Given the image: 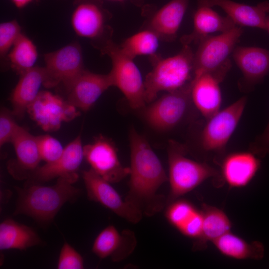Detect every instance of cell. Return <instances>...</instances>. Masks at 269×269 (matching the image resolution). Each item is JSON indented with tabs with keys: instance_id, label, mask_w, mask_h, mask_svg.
Returning a JSON list of instances; mask_svg holds the SVG:
<instances>
[{
	"instance_id": "cell-29",
	"label": "cell",
	"mask_w": 269,
	"mask_h": 269,
	"mask_svg": "<svg viewBox=\"0 0 269 269\" xmlns=\"http://www.w3.org/2000/svg\"><path fill=\"white\" fill-rule=\"evenodd\" d=\"M11 67L20 75L34 67L38 52L33 42L21 33L8 55Z\"/></svg>"
},
{
	"instance_id": "cell-8",
	"label": "cell",
	"mask_w": 269,
	"mask_h": 269,
	"mask_svg": "<svg viewBox=\"0 0 269 269\" xmlns=\"http://www.w3.org/2000/svg\"><path fill=\"white\" fill-rule=\"evenodd\" d=\"M43 86L53 88L62 85L68 93L85 70L81 48L71 43L44 55Z\"/></svg>"
},
{
	"instance_id": "cell-31",
	"label": "cell",
	"mask_w": 269,
	"mask_h": 269,
	"mask_svg": "<svg viewBox=\"0 0 269 269\" xmlns=\"http://www.w3.org/2000/svg\"><path fill=\"white\" fill-rule=\"evenodd\" d=\"M41 160L50 163L56 160L63 153L64 147L60 142L48 134L36 136Z\"/></svg>"
},
{
	"instance_id": "cell-11",
	"label": "cell",
	"mask_w": 269,
	"mask_h": 269,
	"mask_svg": "<svg viewBox=\"0 0 269 269\" xmlns=\"http://www.w3.org/2000/svg\"><path fill=\"white\" fill-rule=\"evenodd\" d=\"M82 177L87 197L110 209L118 216L133 224L138 223L142 219V213L133 206L111 185L91 168L85 170Z\"/></svg>"
},
{
	"instance_id": "cell-10",
	"label": "cell",
	"mask_w": 269,
	"mask_h": 269,
	"mask_svg": "<svg viewBox=\"0 0 269 269\" xmlns=\"http://www.w3.org/2000/svg\"><path fill=\"white\" fill-rule=\"evenodd\" d=\"M67 100L47 91H40L28 107L31 118L44 131H57L63 122L77 117L80 113Z\"/></svg>"
},
{
	"instance_id": "cell-2",
	"label": "cell",
	"mask_w": 269,
	"mask_h": 269,
	"mask_svg": "<svg viewBox=\"0 0 269 269\" xmlns=\"http://www.w3.org/2000/svg\"><path fill=\"white\" fill-rule=\"evenodd\" d=\"M72 184L58 178L52 186L31 184L22 188L15 187L17 199L14 215L29 216L41 225L49 224L65 203L80 195V190Z\"/></svg>"
},
{
	"instance_id": "cell-23",
	"label": "cell",
	"mask_w": 269,
	"mask_h": 269,
	"mask_svg": "<svg viewBox=\"0 0 269 269\" xmlns=\"http://www.w3.org/2000/svg\"><path fill=\"white\" fill-rule=\"evenodd\" d=\"M237 25L228 16H222L211 7L198 5L193 15V28L181 38L182 45L197 43L214 32H226Z\"/></svg>"
},
{
	"instance_id": "cell-1",
	"label": "cell",
	"mask_w": 269,
	"mask_h": 269,
	"mask_svg": "<svg viewBox=\"0 0 269 269\" xmlns=\"http://www.w3.org/2000/svg\"><path fill=\"white\" fill-rule=\"evenodd\" d=\"M129 136V190L125 199L143 215L152 216L166 204V198L157 191L168 180V176L147 140L134 128Z\"/></svg>"
},
{
	"instance_id": "cell-39",
	"label": "cell",
	"mask_w": 269,
	"mask_h": 269,
	"mask_svg": "<svg viewBox=\"0 0 269 269\" xmlns=\"http://www.w3.org/2000/svg\"><path fill=\"white\" fill-rule=\"evenodd\" d=\"M109 0L113 1H116V2H122L126 0Z\"/></svg>"
},
{
	"instance_id": "cell-32",
	"label": "cell",
	"mask_w": 269,
	"mask_h": 269,
	"mask_svg": "<svg viewBox=\"0 0 269 269\" xmlns=\"http://www.w3.org/2000/svg\"><path fill=\"white\" fill-rule=\"evenodd\" d=\"M22 33L21 27L15 20L0 24V54L3 56L12 47Z\"/></svg>"
},
{
	"instance_id": "cell-25",
	"label": "cell",
	"mask_w": 269,
	"mask_h": 269,
	"mask_svg": "<svg viewBox=\"0 0 269 269\" xmlns=\"http://www.w3.org/2000/svg\"><path fill=\"white\" fill-rule=\"evenodd\" d=\"M42 241L31 228L11 219L0 224V249L25 250L40 245Z\"/></svg>"
},
{
	"instance_id": "cell-38",
	"label": "cell",
	"mask_w": 269,
	"mask_h": 269,
	"mask_svg": "<svg viewBox=\"0 0 269 269\" xmlns=\"http://www.w3.org/2000/svg\"><path fill=\"white\" fill-rule=\"evenodd\" d=\"M266 30H268V31L269 33V19L268 20V23H267V28H266Z\"/></svg>"
},
{
	"instance_id": "cell-20",
	"label": "cell",
	"mask_w": 269,
	"mask_h": 269,
	"mask_svg": "<svg viewBox=\"0 0 269 269\" xmlns=\"http://www.w3.org/2000/svg\"><path fill=\"white\" fill-rule=\"evenodd\" d=\"M260 166V160L252 152H235L228 154L223 159L222 175L230 187H242L252 180Z\"/></svg>"
},
{
	"instance_id": "cell-22",
	"label": "cell",
	"mask_w": 269,
	"mask_h": 269,
	"mask_svg": "<svg viewBox=\"0 0 269 269\" xmlns=\"http://www.w3.org/2000/svg\"><path fill=\"white\" fill-rule=\"evenodd\" d=\"M71 21L77 35L92 40L101 38L107 29L104 10L92 1L79 4L72 13Z\"/></svg>"
},
{
	"instance_id": "cell-37",
	"label": "cell",
	"mask_w": 269,
	"mask_h": 269,
	"mask_svg": "<svg viewBox=\"0 0 269 269\" xmlns=\"http://www.w3.org/2000/svg\"><path fill=\"white\" fill-rule=\"evenodd\" d=\"M11 0L13 2V3L14 4V5L17 8H22L25 6L26 5H27L28 4H29L33 0Z\"/></svg>"
},
{
	"instance_id": "cell-3",
	"label": "cell",
	"mask_w": 269,
	"mask_h": 269,
	"mask_svg": "<svg viewBox=\"0 0 269 269\" xmlns=\"http://www.w3.org/2000/svg\"><path fill=\"white\" fill-rule=\"evenodd\" d=\"M176 54L166 58L153 56V66L144 82L146 103L161 92H172L184 87L193 78L194 53L189 45H182Z\"/></svg>"
},
{
	"instance_id": "cell-9",
	"label": "cell",
	"mask_w": 269,
	"mask_h": 269,
	"mask_svg": "<svg viewBox=\"0 0 269 269\" xmlns=\"http://www.w3.org/2000/svg\"><path fill=\"white\" fill-rule=\"evenodd\" d=\"M192 81L178 90L166 92L145 108L147 123L158 131H168L178 126L186 117L190 106Z\"/></svg>"
},
{
	"instance_id": "cell-27",
	"label": "cell",
	"mask_w": 269,
	"mask_h": 269,
	"mask_svg": "<svg viewBox=\"0 0 269 269\" xmlns=\"http://www.w3.org/2000/svg\"><path fill=\"white\" fill-rule=\"evenodd\" d=\"M203 217L202 234L200 238L203 241H214L230 232L231 223L226 214L221 210L204 205L201 212Z\"/></svg>"
},
{
	"instance_id": "cell-24",
	"label": "cell",
	"mask_w": 269,
	"mask_h": 269,
	"mask_svg": "<svg viewBox=\"0 0 269 269\" xmlns=\"http://www.w3.org/2000/svg\"><path fill=\"white\" fill-rule=\"evenodd\" d=\"M20 75L10 98L12 113L20 118L23 117L28 107L37 97L41 85H43L44 68L34 66Z\"/></svg>"
},
{
	"instance_id": "cell-4",
	"label": "cell",
	"mask_w": 269,
	"mask_h": 269,
	"mask_svg": "<svg viewBox=\"0 0 269 269\" xmlns=\"http://www.w3.org/2000/svg\"><path fill=\"white\" fill-rule=\"evenodd\" d=\"M167 153L170 189L166 204H170L206 180L219 174L208 164L187 157L185 146L175 140H169Z\"/></svg>"
},
{
	"instance_id": "cell-12",
	"label": "cell",
	"mask_w": 269,
	"mask_h": 269,
	"mask_svg": "<svg viewBox=\"0 0 269 269\" xmlns=\"http://www.w3.org/2000/svg\"><path fill=\"white\" fill-rule=\"evenodd\" d=\"M84 158L91 168L111 183L120 182L129 175L130 168L122 165L117 149L109 139L100 135L83 146Z\"/></svg>"
},
{
	"instance_id": "cell-16",
	"label": "cell",
	"mask_w": 269,
	"mask_h": 269,
	"mask_svg": "<svg viewBox=\"0 0 269 269\" xmlns=\"http://www.w3.org/2000/svg\"><path fill=\"white\" fill-rule=\"evenodd\" d=\"M136 239L133 231L126 229L120 232L113 225L104 228L94 241L92 251L98 257L110 258L113 262H121L134 251Z\"/></svg>"
},
{
	"instance_id": "cell-26",
	"label": "cell",
	"mask_w": 269,
	"mask_h": 269,
	"mask_svg": "<svg viewBox=\"0 0 269 269\" xmlns=\"http://www.w3.org/2000/svg\"><path fill=\"white\" fill-rule=\"evenodd\" d=\"M223 255L237 260H260L264 254L262 243L255 241L248 243L229 232L212 242Z\"/></svg>"
},
{
	"instance_id": "cell-17",
	"label": "cell",
	"mask_w": 269,
	"mask_h": 269,
	"mask_svg": "<svg viewBox=\"0 0 269 269\" xmlns=\"http://www.w3.org/2000/svg\"><path fill=\"white\" fill-rule=\"evenodd\" d=\"M112 86L110 73L100 74L84 70L68 93L67 100L76 108L86 112Z\"/></svg>"
},
{
	"instance_id": "cell-13",
	"label": "cell",
	"mask_w": 269,
	"mask_h": 269,
	"mask_svg": "<svg viewBox=\"0 0 269 269\" xmlns=\"http://www.w3.org/2000/svg\"><path fill=\"white\" fill-rule=\"evenodd\" d=\"M84 158L80 135L68 143L56 160L39 166L28 179L29 183L39 184L55 178H63L71 184L78 179V171Z\"/></svg>"
},
{
	"instance_id": "cell-33",
	"label": "cell",
	"mask_w": 269,
	"mask_h": 269,
	"mask_svg": "<svg viewBox=\"0 0 269 269\" xmlns=\"http://www.w3.org/2000/svg\"><path fill=\"white\" fill-rule=\"evenodd\" d=\"M58 269H82L84 260L81 255L69 244L65 242L58 257Z\"/></svg>"
},
{
	"instance_id": "cell-14",
	"label": "cell",
	"mask_w": 269,
	"mask_h": 269,
	"mask_svg": "<svg viewBox=\"0 0 269 269\" xmlns=\"http://www.w3.org/2000/svg\"><path fill=\"white\" fill-rule=\"evenodd\" d=\"M232 56L242 73L240 90L248 93L262 82L269 73V50L258 47L236 46Z\"/></svg>"
},
{
	"instance_id": "cell-19",
	"label": "cell",
	"mask_w": 269,
	"mask_h": 269,
	"mask_svg": "<svg viewBox=\"0 0 269 269\" xmlns=\"http://www.w3.org/2000/svg\"><path fill=\"white\" fill-rule=\"evenodd\" d=\"M223 80L216 74L205 73L192 81V103L206 119L221 110L222 99L219 85Z\"/></svg>"
},
{
	"instance_id": "cell-5",
	"label": "cell",
	"mask_w": 269,
	"mask_h": 269,
	"mask_svg": "<svg viewBox=\"0 0 269 269\" xmlns=\"http://www.w3.org/2000/svg\"><path fill=\"white\" fill-rule=\"evenodd\" d=\"M112 62L110 74L113 86L123 94L130 107L139 109L145 105L144 82L134 59L125 54L120 45L111 39L106 41L101 48Z\"/></svg>"
},
{
	"instance_id": "cell-7",
	"label": "cell",
	"mask_w": 269,
	"mask_h": 269,
	"mask_svg": "<svg viewBox=\"0 0 269 269\" xmlns=\"http://www.w3.org/2000/svg\"><path fill=\"white\" fill-rule=\"evenodd\" d=\"M247 97L243 96L206 119L199 136L201 150L206 154L220 157L236 130L244 112Z\"/></svg>"
},
{
	"instance_id": "cell-6",
	"label": "cell",
	"mask_w": 269,
	"mask_h": 269,
	"mask_svg": "<svg viewBox=\"0 0 269 269\" xmlns=\"http://www.w3.org/2000/svg\"><path fill=\"white\" fill-rule=\"evenodd\" d=\"M243 32L242 27L236 25L219 35H209L201 40L194 54L193 78L205 73L227 74L231 67L229 56L236 47Z\"/></svg>"
},
{
	"instance_id": "cell-28",
	"label": "cell",
	"mask_w": 269,
	"mask_h": 269,
	"mask_svg": "<svg viewBox=\"0 0 269 269\" xmlns=\"http://www.w3.org/2000/svg\"><path fill=\"white\" fill-rule=\"evenodd\" d=\"M160 38L152 30L146 28L127 38L120 46L122 51L134 59L137 56H153L156 52Z\"/></svg>"
},
{
	"instance_id": "cell-18",
	"label": "cell",
	"mask_w": 269,
	"mask_h": 269,
	"mask_svg": "<svg viewBox=\"0 0 269 269\" xmlns=\"http://www.w3.org/2000/svg\"><path fill=\"white\" fill-rule=\"evenodd\" d=\"M198 5L221 7L238 26L266 29L269 16V2L250 5L232 0H198Z\"/></svg>"
},
{
	"instance_id": "cell-30",
	"label": "cell",
	"mask_w": 269,
	"mask_h": 269,
	"mask_svg": "<svg viewBox=\"0 0 269 269\" xmlns=\"http://www.w3.org/2000/svg\"><path fill=\"white\" fill-rule=\"evenodd\" d=\"M196 211L189 202L179 200L173 201L169 204L165 215L168 221L179 230Z\"/></svg>"
},
{
	"instance_id": "cell-15",
	"label": "cell",
	"mask_w": 269,
	"mask_h": 269,
	"mask_svg": "<svg viewBox=\"0 0 269 269\" xmlns=\"http://www.w3.org/2000/svg\"><path fill=\"white\" fill-rule=\"evenodd\" d=\"M11 142L16 158L8 162V171L15 179H28L41 160L36 136L20 127Z\"/></svg>"
},
{
	"instance_id": "cell-34",
	"label": "cell",
	"mask_w": 269,
	"mask_h": 269,
	"mask_svg": "<svg viewBox=\"0 0 269 269\" xmlns=\"http://www.w3.org/2000/svg\"><path fill=\"white\" fill-rule=\"evenodd\" d=\"M12 112L2 108L0 114V146L11 142L19 126L13 118Z\"/></svg>"
},
{
	"instance_id": "cell-36",
	"label": "cell",
	"mask_w": 269,
	"mask_h": 269,
	"mask_svg": "<svg viewBox=\"0 0 269 269\" xmlns=\"http://www.w3.org/2000/svg\"><path fill=\"white\" fill-rule=\"evenodd\" d=\"M202 213L197 211L188 222L179 231L187 237L199 238L202 234Z\"/></svg>"
},
{
	"instance_id": "cell-21",
	"label": "cell",
	"mask_w": 269,
	"mask_h": 269,
	"mask_svg": "<svg viewBox=\"0 0 269 269\" xmlns=\"http://www.w3.org/2000/svg\"><path fill=\"white\" fill-rule=\"evenodd\" d=\"M189 0H169L151 16L146 28L155 32L160 40H174L186 12Z\"/></svg>"
},
{
	"instance_id": "cell-35",
	"label": "cell",
	"mask_w": 269,
	"mask_h": 269,
	"mask_svg": "<svg viewBox=\"0 0 269 269\" xmlns=\"http://www.w3.org/2000/svg\"><path fill=\"white\" fill-rule=\"evenodd\" d=\"M249 150L260 157L269 154V121L263 133L250 143Z\"/></svg>"
}]
</instances>
